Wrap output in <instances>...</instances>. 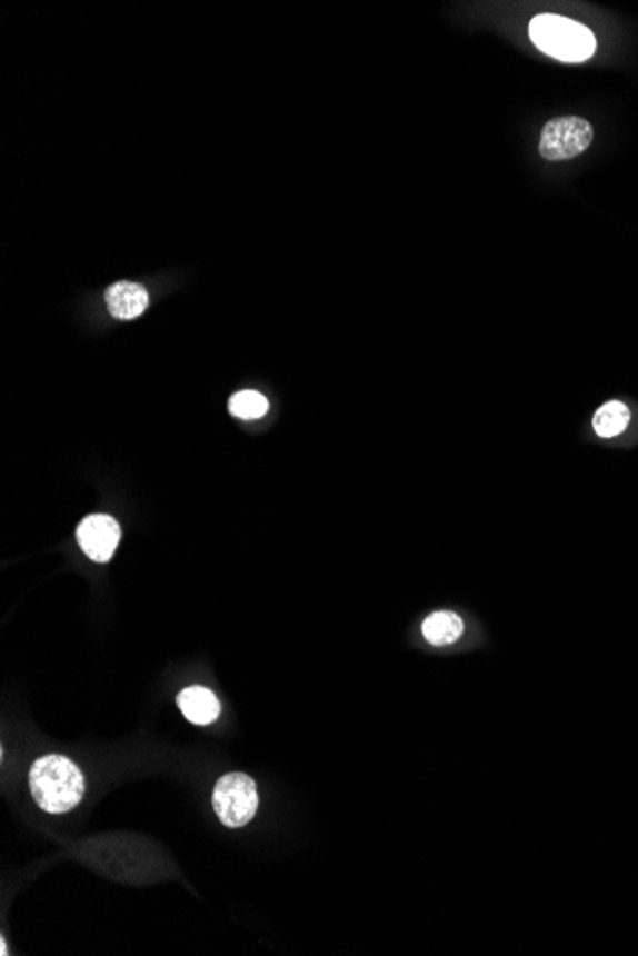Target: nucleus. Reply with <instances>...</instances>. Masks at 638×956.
<instances>
[{
    "label": "nucleus",
    "instance_id": "0eeeda50",
    "mask_svg": "<svg viewBox=\"0 0 638 956\" xmlns=\"http://www.w3.org/2000/svg\"><path fill=\"white\" fill-rule=\"evenodd\" d=\"M177 703L186 716V720L196 724V726L212 724L220 716V703H218L217 695L207 687H186L182 694L178 695Z\"/></svg>",
    "mask_w": 638,
    "mask_h": 956
},
{
    "label": "nucleus",
    "instance_id": "9d476101",
    "mask_svg": "<svg viewBox=\"0 0 638 956\" xmlns=\"http://www.w3.org/2000/svg\"><path fill=\"white\" fill-rule=\"evenodd\" d=\"M268 411V399L255 390H243L233 394L230 399V412L241 420H255L265 417Z\"/></svg>",
    "mask_w": 638,
    "mask_h": 956
},
{
    "label": "nucleus",
    "instance_id": "7ed1b4c3",
    "mask_svg": "<svg viewBox=\"0 0 638 956\" xmlns=\"http://www.w3.org/2000/svg\"><path fill=\"white\" fill-rule=\"evenodd\" d=\"M212 808L225 827H245L259 809L257 783L239 771L220 777L212 793Z\"/></svg>",
    "mask_w": 638,
    "mask_h": 956
},
{
    "label": "nucleus",
    "instance_id": "f03ea898",
    "mask_svg": "<svg viewBox=\"0 0 638 956\" xmlns=\"http://www.w3.org/2000/svg\"><path fill=\"white\" fill-rule=\"evenodd\" d=\"M530 37L541 52L566 63L589 60L597 50L591 29L562 16H537L530 21Z\"/></svg>",
    "mask_w": 638,
    "mask_h": 956
},
{
    "label": "nucleus",
    "instance_id": "423d86ee",
    "mask_svg": "<svg viewBox=\"0 0 638 956\" xmlns=\"http://www.w3.org/2000/svg\"><path fill=\"white\" fill-rule=\"evenodd\" d=\"M106 303H108L109 313L116 319L130 321L148 310L150 295L143 285L119 281L106 290Z\"/></svg>",
    "mask_w": 638,
    "mask_h": 956
},
{
    "label": "nucleus",
    "instance_id": "f257e3e1",
    "mask_svg": "<svg viewBox=\"0 0 638 956\" xmlns=\"http://www.w3.org/2000/svg\"><path fill=\"white\" fill-rule=\"evenodd\" d=\"M29 788L42 811L60 815L79 806L84 795V777L68 756H41L29 771Z\"/></svg>",
    "mask_w": 638,
    "mask_h": 956
},
{
    "label": "nucleus",
    "instance_id": "20e7f679",
    "mask_svg": "<svg viewBox=\"0 0 638 956\" xmlns=\"http://www.w3.org/2000/svg\"><path fill=\"white\" fill-rule=\"evenodd\" d=\"M595 138L591 122L576 114L557 117L545 125L539 140V153L547 161H568L581 156Z\"/></svg>",
    "mask_w": 638,
    "mask_h": 956
},
{
    "label": "nucleus",
    "instance_id": "1a4fd4ad",
    "mask_svg": "<svg viewBox=\"0 0 638 956\" xmlns=\"http://www.w3.org/2000/svg\"><path fill=\"white\" fill-rule=\"evenodd\" d=\"M631 420L629 407L621 401H608L598 409L592 418V428L600 438H616L624 434Z\"/></svg>",
    "mask_w": 638,
    "mask_h": 956
},
{
    "label": "nucleus",
    "instance_id": "39448f33",
    "mask_svg": "<svg viewBox=\"0 0 638 956\" xmlns=\"http://www.w3.org/2000/svg\"><path fill=\"white\" fill-rule=\"evenodd\" d=\"M77 542L92 561L106 564L113 558L117 546L121 542V527L111 516L94 514L82 519L77 529Z\"/></svg>",
    "mask_w": 638,
    "mask_h": 956
},
{
    "label": "nucleus",
    "instance_id": "6e6552de",
    "mask_svg": "<svg viewBox=\"0 0 638 956\" xmlns=\"http://www.w3.org/2000/svg\"><path fill=\"white\" fill-rule=\"evenodd\" d=\"M462 634V620L451 611H438L427 617L422 623V636L432 646H449L459 640Z\"/></svg>",
    "mask_w": 638,
    "mask_h": 956
}]
</instances>
